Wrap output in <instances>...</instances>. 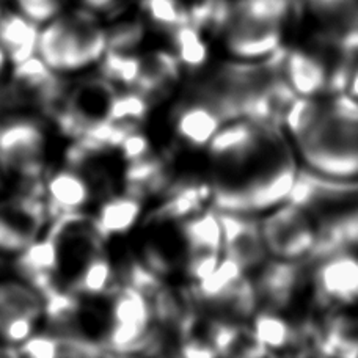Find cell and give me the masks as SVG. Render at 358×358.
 <instances>
[{
	"mask_svg": "<svg viewBox=\"0 0 358 358\" xmlns=\"http://www.w3.org/2000/svg\"><path fill=\"white\" fill-rule=\"evenodd\" d=\"M120 283L117 271L104 250L94 253L82 266L74 278L69 281L66 289L80 299L108 297Z\"/></svg>",
	"mask_w": 358,
	"mask_h": 358,
	"instance_id": "cell-21",
	"label": "cell"
},
{
	"mask_svg": "<svg viewBox=\"0 0 358 358\" xmlns=\"http://www.w3.org/2000/svg\"><path fill=\"white\" fill-rule=\"evenodd\" d=\"M106 52V25L82 6L63 11L40 30L36 55L63 78L94 69Z\"/></svg>",
	"mask_w": 358,
	"mask_h": 358,
	"instance_id": "cell-3",
	"label": "cell"
},
{
	"mask_svg": "<svg viewBox=\"0 0 358 358\" xmlns=\"http://www.w3.org/2000/svg\"><path fill=\"white\" fill-rule=\"evenodd\" d=\"M297 162L281 127H267L261 142L231 164L217 167L210 204L219 213L255 214L286 201Z\"/></svg>",
	"mask_w": 358,
	"mask_h": 358,
	"instance_id": "cell-1",
	"label": "cell"
},
{
	"mask_svg": "<svg viewBox=\"0 0 358 358\" xmlns=\"http://www.w3.org/2000/svg\"><path fill=\"white\" fill-rule=\"evenodd\" d=\"M145 200L127 192L108 194L96 208L93 222L106 242L131 233L138 220L142 219Z\"/></svg>",
	"mask_w": 358,
	"mask_h": 358,
	"instance_id": "cell-16",
	"label": "cell"
},
{
	"mask_svg": "<svg viewBox=\"0 0 358 358\" xmlns=\"http://www.w3.org/2000/svg\"><path fill=\"white\" fill-rule=\"evenodd\" d=\"M348 93H349L350 96H354L355 99H358V63H357L355 71H354V74H352V79H350Z\"/></svg>",
	"mask_w": 358,
	"mask_h": 358,
	"instance_id": "cell-36",
	"label": "cell"
},
{
	"mask_svg": "<svg viewBox=\"0 0 358 358\" xmlns=\"http://www.w3.org/2000/svg\"><path fill=\"white\" fill-rule=\"evenodd\" d=\"M358 248V204L325 215L316 225V242L305 261L315 264L335 253Z\"/></svg>",
	"mask_w": 358,
	"mask_h": 358,
	"instance_id": "cell-14",
	"label": "cell"
},
{
	"mask_svg": "<svg viewBox=\"0 0 358 358\" xmlns=\"http://www.w3.org/2000/svg\"><path fill=\"white\" fill-rule=\"evenodd\" d=\"M319 355L358 357V317L331 316L322 322Z\"/></svg>",
	"mask_w": 358,
	"mask_h": 358,
	"instance_id": "cell-23",
	"label": "cell"
},
{
	"mask_svg": "<svg viewBox=\"0 0 358 358\" xmlns=\"http://www.w3.org/2000/svg\"><path fill=\"white\" fill-rule=\"evenodd\" d=\"M107 29V50L137 52L146 35V22L142 16L115 19Z\"/></svg>",
	"mask_w": 358,
	"mask_h": 358,
	"instance_id": "cell-29",
	"label": "cell"
},
{
	"mask_svg": "<svg viewBox=\"0 0 358 358\" xmlns=\"http://www.w3.org/2000/svg\"><path fill=\"white\" fill-rule=\"evenodd\" d=\"M315 264L313 283L316 302L322 308H344L358 303V257L343 252Z\"/></svg>",
	"mask_w": 358,
	"mask_h": 358,
	"instance_id": "cell-9",
	"label": "cell"
},
{
	"mask_svg": "<svg viewBox=\"0 0 358 358\" xmlns=\"http://www.w3.org/2000/svg\"><path fill=\"white\" fill-rule=\"evenodd\" d=\"M217 214L222 225L223 257L233 259L245 272L263 266L268 252L261 231V222L253 219L252 214L219 213V210Z\"/></svg>",
	"mask_w": 358,
	"mask_h": 358,
	"instance_id": "cell-11",
	"label": "cell"
},
{
	"mask_svg": "<svg viewBox=\"0 0 358 358\" xmlns=\"http://www.w3.org/2000/svg\"><path fill=\"white\" fill-rule=\"evenodd\" d=\"M171 52L179 62L182 69L198 71L208 60V44L203 38V31L190 22L169 31Z\"/></svg>",
	"mask_w": 358,
	"mask_h": 358,
	"instance_id": "cell-24",
	"label": "cell"
},
{
	"mask_svg": "<svg viewBox=\"0 0 358 358\" xmlns=\"http://www.w3.org/2000/svg\"><path fill=\"white\" fill-rule=\"evenodd\" d=\"M78 2L82 8L94 13L96 16L113 17L121 13V5L124 3V0H78Z\"/></svg>",
	"mask_w": 358,
	"mask_h": 358,
	"instance_id": "cell-34",
	"label": "cell"
},
{
	"mask_svg": "<svg viewBox=\"0 0 358 358\" xmlns=\"http://www.w3.org/2000/svg\"><path fill=\"white\" fill-rule=\"evenodd\" d=\"M190 2H194V0H190ZM190 2H187V3H190Z\"/></svg>",
	"mask_w": 358,
	"mask_h": 358,
	"instance_id": "cell-39",
	"label": "cell"
},
{
	"mask_svg": "<svg viewBox=\"0 0 358 358\" xmlns=\"http://www.w3.org/2000/svg\"><path fill=\"white\" fill-rule=\"evenodd\" d=\"M142 68V55L137 52L107 50L98 63V74L117 88H134Z\"/></svg>",
	"mask_w": 358,
	"mask_h": 358,
	"instance_id": "cell-27",
	"label": "cell"
},
{
	"mask_svg": "<svg viewBox=\"0 0 358 358\" xmlns=\"http://www.w3.org/2000/svg\"><path fill=\"white\" fill-rule=\"evenodd\" d=\"M252 330L271 354L275 350L296 348V325L287 322L280 313L261 310L255 315Z\"/></svg>",
	"mask_w": 358,
	"mask_h": 358,
	"instance_id": "cell-26",
	"label": "cell"
},
{
	"mask_svg": "<svg viewBox=\"0 0 358 358\" xmlns=\"http://www.w3.org/2000/svg\"><path fill=\"white\" fill-rule=\"evenodd\" d=\"M19 357L54 358L57 357V338L52 331H35L17 346Z\"/></svg>",
	"mask_w": 358,
	"mask_h": 358,
	"instance_id": "cell-31",
	"label": "cell"
},
{
	"mask_svg": "<svg viewBox=\"0 0 358 358\" xmlns=\"http://www.w3.org/2000/svg\"><path fill=\"white\" fill-rule=\"evenodd\" d=\"M179 231L185 247V257L192 255H223L222 225L217 210H201L179 222Z\"/></svg>",
	"mask_w": 358,
	"mask_h": 358,
	"instance_id": "cell-22",
	"label": "cell"
},
{
	"mask_svg": "<svg viewBox=\"0 0 358 358\" xmlns=\"http://www.w3.org/2000/svg\"><path fill=\"white\" fill-rule=\"evenodd\" d=\"M140 16L161 31H171L189 22V10L185 0H138Z\"/></svg>",
	"mask_w": 358,
	"mask_h": 358,
	"instance_id": "cell-28",
	"label": "cell"
},
{
	"mask_svg": "<svg viewBox=\"0 0 358 358\" xmlns=\"http://www.w3.org/2000/svg\"><path fill=\"white\" fill-rule=\"evenodd\" d=\"M313 15L330 22L358 6V0H305Z\"/></svg>",
	"mask_w": 358,
	"mask_h": 358,
	"instance_id": "cell-33",
	"label": "cell"
},
{
	"mask_svg": "<svg viewBox=\"0 0 358 358\" xmlns=\"http://www.w3.org/2000/svg\"><path fill=\"white\" fill-rule=\"evenodd\" d=\"M6 176H8V173H6L3 164L0 162V190H2V187H3V182H5V178Z\"/></svg>",
	"mask_w": 358,
	"mask_h": 358,
	"instance_id": "cell-37",
	"label": "cell"
},
{
	"mask_svg": "<svg viewBox=\"0 0 358 358\" xmlns=\"http://www.w3.org/2000/svg\"><path fill=\"white\" fill-rule=\"evenodd\" d=\"M68 2L69 0H11V8L43 27L44 24L66 11Z\"/></svg>",
	"mask_w": 358,
	"mask_h": 358,
	"instance_id": "cell-30",
	"label": "cell"
},
{
	"mask_svg": "<svg viewBox=\"0 0 358 358\" xmlns=\"http://www.w3.org/2000/svg\"><path fill=\"white\" fill-rule=\"evenodd\" d=\"M48 145L44 118L16 113L0 120V162L19 181L46 176Z\"/></svg>",
	"mask_w": 358,
	"mask_h": 358,
	"instance_id": "cell-5",
	"label": "cell"
},
{
	"mask_svg": "<svg viewBox=\"0 0 358 358\" xmlns=\"http://www.w3.org/2000/svg\"><path fill=\"white\" fill-rule=\"evenodd\" d=\"M308 263L305 259L268 261L259 267L258 278L253 281L258 310L280 313L286 310L299 296L305 281Z\"/></svg>",
	"mask_w": 358,
	"mask_h": 358,
	"instance_id": "cell-10",
	"label": "cell"
},
{
	"mask_svg": "<svg viewBox=\"0 0 358 358\" xmlns=\"http://www.w3.org/2000/svg\"><path fill=\"white\" fill-rule=\"evenodd\" d=\"M308 129L294 142L310 169L336 178H358V99L325 94Z\"/></svg>",
	"mask_w": 358,
	"mask_h": 358,
	"instance_id": "cell-2",
	"label": "cell"
},
{
	"mask_svg": "<svg viewBox=\"0 0 358 358\" xmlns=\"http://www.w3.org/2000/svg\"><path fill=\"white\" fill-rule=\"evenodd\" d=\"M93 196V184L84 175V169L65 165L44 176V200L50 220L63 214L84 213Z\"/></svg>",
	"mask_w": 358,
	"mask_h": 358,
	"instance_id": "cell-12",
	"label": "cell"
},
{
	"mask_svg": "<svg viewBox=\"0 0 358 358\" xmlns=\"http://www.w3.org/2000/svg\"><path fill=\"white\" fill-rule=\"evenodd\" d=\"M17 277L36 287L41 294L60 285V255L52 236L43 233L15 257Z\"/></svg>",
	"mask_w": 358,
	"mask_h": 358,
	"instance_id": "cell-13",
	"label": "cell"
},
{
	"mask_svg": "<svg viewBox=\"0 0 358 358\" xmlns=\"http://www.w3.org/2000/svg\"><path fill=\"white\" fill-rule=\"evenodd\" d=\"M40 30V25L15 8L0 13V48L8 55L11 66L36 55Z\"/></svg>",
	"mask_w": 358,
	"mask_h": 358,
	"instance_id": "cell-19",
	"label": "cell"
},
{
	"mask_svg": "<svg viewBox=\"0 0 358 358\" xmlns=\"http://www.w3.org/2000/svg\"><path fill=\"white\" fill-rule=\"evenodd\" d=\"M267 252L280 259H305L316 242V227L306 210L281 203L261 222Z\"/></svg>",
	"mask_w": 358,
	"mask_h": 358,
	"instance_id": "cell-8",
	"label": "cell"
},
{
	"mask_svg": "<svg viewBox=\"0 0 358 358\" xmlns=\"http://www.w3.org/2000/svg\"><path fill=\"white\" fill-rule=\"evenodd\" d=\"M5 8H3V0H0V13H2Z\"/></svg>",
	"mask_w": 358,
	"mask_h": 358,
	"instance_id": "cell-38",
	"label": "cell"
},
{
	"mask_svg": "<svg viewBox=\"0 0 358 358\" xmlns=\"http://www.w3.org/2000/svg\"><path fill=\"white\" fill-rule=\"evenodd\" d=\"M151 104L152 102L137 88H121L115 92L108 102L106 118L129 129H136L148 117Z\"/></svg>",
	"mask_w": 358,
	"mask_h": 358,
	"instance_id": "cell-25",
	"label": "cell"
},
{
	"mask_svg": "<svg viewBox=\"0 0 358 358\" xmlns=\"http://www.w3.org/2000/svg\"><path fill=\"white\" fill-rule=\"evenodd\" d=\"M11 69V63L8 60V55L5 54V50L0 48V87L5 84V79H8Z\"/></svg>",
	"mask_w": 358,
	"mask_h": 358,
	"instance_id": "cell-35",
	"label": "cell"
},
{
	"mask_svg": "<svg viewBox=\"0 0 358 358\" xmlns=\"http://www.w3.org/2000/svg\"><path fill=\"white\" fill-rule=\"evenodd\" d=\"M213 187L208 182L179 181L171 182L164 192L162 201L152 213L155 222H182L189 217L201 213L204 204L210 203Z\"/></svg>",
	"mask_w": 358,
	"mask_h": 358,
	"instance_id": "cell-17",
	"label": "cell"
},
{
	"mask_svg": "<svg viewBox=\"0 0 358 358\" xmlns=\"http://www.w3.org/2000/svg\"><path fill=\"white\" fill-rule=\"evenodd\" d=\"M225 124L215 108L198 96L192 94L175 112L176 137L190 148H204Z\"/></svg>",
	"mask_w": 358,
	"mask_h": 358,
	"instance_id": "cell-15",
	"label": "cell"
},
{
	"mask_svg": "<svg viewBox=\"0 0 358 358\" xmlns=\"http://www.w3.org/2000/svg\"><path fill=\"white\" fill-rule=\"evenodd\" d=\"M285 203H291L319 219L340 213L358 204V178H336L310 167L299 169Z\"/></svg>",
	"mask_w": 358,
	"mask_h": 358,
	"instance_id": "cell-7",
	"label": "cell"
},
{
	"mask_svg": "<svg viewBox=\"0 0 358 358\" xmlns=\"http://www.w3.org/2000/svg\"><path fill=\"white\" fill-rule=\"evenodd\" d=\"M117 151L120 152L121 159H123L126 164L136 162L138 159L150 156L152 152L150 140L142 131H140V127L126 134V137L123 138V142H121Z\"/></svg>",
	"mask_w": 358,
	"mask_h": 358,
	"instance_id": "cell-32",
	"label": "cell"
},
{
	"mask_svg": "<svg viewBox=\"0 0 358 358\" xmlns=\"http://www.w3.org/2000/svg\"><path fill=\"white\" fill-rule=\"evenodd\" d=\"M294 0H234L223 29L227 49L241 60H258L281 46Z\"/></svg>",
	"mask_w": 358,
	"mask_h": 358,
	"instance_id": "cell-4",
	"label": "cell"
},
{
	"mask_svg": "<svg viewBox=\"0 0 358 358\" xmlns=\"http://www.w3.org/2000/svg\"><path fill=\"white\" fill-rule=\"evenodd\" d=\"M182 68L171 50L157 49L142 55L138 80L134 88L142 92L151 102L167 96L181 78Z\"/></svg>",
	"mask_w": 358,
	"mask_h": 358,
	"instance_id": "cell-18",
	"label": "cell"
},
{
	"mask_svg": "<svg viewBox=\"0 0 358 358\" xmlns=\"http://www.w3.org/2000/svg\"><path fill=\"white\" fill-rule=\"evenodd\" d=\"M108 324L101 344L106 354H146L155 322L150 300L132 286L120 283L110 294Z\"/></svg>",
	"mask_w": 358,
	"mask_h": 358,
	"instance_id": "cell-6",
	"label": "cell"
},
{
	"mask_svg": "<svg viewBox=\"0 0 358 358\" xmlns=\"http://www.w3.org/2000/svg\"><path fill=\"white\" fill-rule=\"evenodd\" d=\"M283 78L299 96L325 94L327 65L324 59L302 49H287Z\"/></svg>",
	"mask_w": 358,
	"mask_h": 358,
	"instance_id": "cell-20",
	"label": "cell"
}]
</instances>
